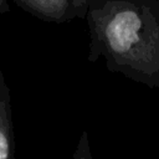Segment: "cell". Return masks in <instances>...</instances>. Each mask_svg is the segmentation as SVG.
Listing matches in <instances>:
<instances>
[{"label": "cell", "mask_w": 159, "mask_h": 159, "mask_svg": "<svg viewBox=\"0 0 159 159\" xmlns=\"http://www.w3.org/2000/svg\"><path fill=\"white\" fill-rule=\"evenodd\" d=\"M15 154V134L12 124L10 88L0 67V159H10Z\"/></svg>", "instance_id": "obj_3"}, {"label": "cell", "mask_w": 159, "mask_h": 159, "mask_svg": "<svg viewBox=\"0 0 159 159\" xmlns=\"http://www.w3.org/2000/svg\"><path fill=\"white\" fill-rule=\"evenodd\" d=\"M84 20L91 63L159 89V0H92Z\"/></svg>", "instance_id": "obj_1"}, {"label": "cell", "mask_w": 159, "mask_h": 159, "mask_svg": "<svg viewBox=\"0 0 159 159\" xmlns=\"http://www.w3.org/2000/svg\"><path fill=\"white\" fill-rule=\"evenodd\" d=\"M91 1L92 0H71L73 19L84 20L86 12H87V9H88V5Z\"/></svg>", "instance_id": "obj_4"}, {"label": "cell", "mask_w": 159, "mask_h": 159, "mask_svg": "<svg viewBox=\"0 0 159 159\" xmlns=\"http://www.w3.org/2000/svg\"><path fill=\"white\" fill-rule=\"evenodd\" d=\"M9 11H10V6L7 4V0H0V15Z\"/></svg>", "instance_id": "obj_5"}, {"label": "cell", "mask_w": 159, "mask_h": 159, "mask_svg": "<svg viewBox=\"0 0 159 159\" xmlns=\"http://www.w3.org/2000/svg\"><path fill=\"white\" fill-rule=\"evenodd\" d=\"M26 12L46 22L63 24L75 20L71 0H14Z\"/></svg>", "instance_id": "obj_2"}]
</instances>
